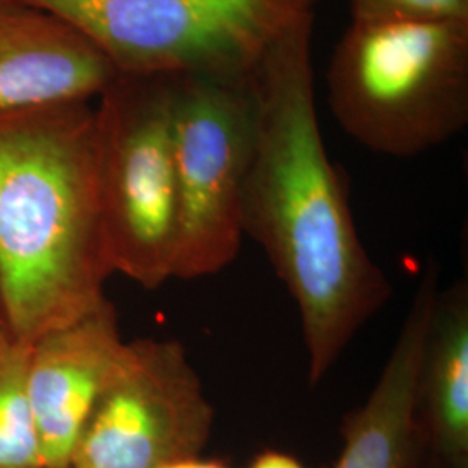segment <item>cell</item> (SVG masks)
<instances>
[{
	"label": "cell",
	"mask_w": 468,
	"mask_h": 468,
	"mask_svg": "<svg viewBox=\"0 0 468 468\" xmlns=\"http://www.w3.org/2000/svg\"><path fill=\"white\" fill-rule=\"evenodd\" d=\"M314 11L268 50L251 87L255 146L241 200V229L268 255L297 303L311 385L324 380L392 286L352 218L347 189L319 129Z\"/></svg>",
	"instance_id": "obj_1"
},
{
	"label": "cell",
	"mask_w": 468,
	"mask_h": 468,
	"mask_svg": "<svg viewBox=\"0 0 468 468\" xmlns=\"http://www.w3.org/2000/svg\"><path fill=\"white\" fill-rule=\"evenodd\" d=\"M113 274L90 101L0 113V314L25 340L84 316Z\"/></svg>",
	"instance_id": "obj_2"
},
{
	"label": "cell",
	"mask_w": 468,
	"mask_h": 468,
	"mask_svg": "<svg viewBox=\"0 0 468 468\" xmlns=\"http://www.w3.org/2000/svg\"><path fill=\"white\" fill-rule=\"evenodd\" d=\"M340 127L373 153L408 158L468 123V21H351L328 67Z\"/></svg>",
	"instance_id": "obj_3"
},
{
	"label": "cell",
	"mask_w": 468,
	"mask_h": 468,
	"mask_svg": "<svg viewBox=\"0 0 468 468\" xmlns=\"http://www.w3.org/2000/svg\"><path fill=\"white\" fill-rule=\"evenodd\" d=\"M65 19L118 75L253 80L316 0H19Z\"/></svg>",
	"instance_id": "obj_4"
},
{
	"label": "cell",
	"mask_w": 468,
	"mask_h": 468,
	"mask_svg": "<svg viewBox=\"0 0 468 468\" xmlns=\"http://www.w3.org/2000/svg\"><path fill=\"white\" fill-rule=\"evenodd\" d=\"M96 123L108 262L156 290L174 278L177 257L172 79L118 75L100 96Z\"/></svg>",
	"instance_id": "obj_5"
},
{
	"label": "cell",
	"mask_w": 468,
	"mask_h": 468,
	"mask_svg": "<svg viewBox=\"0 0 468 468\" xmlns=\"http://www.w3.org/2000/svg\"><path fill=\"white\" fill-rule=\"evenodd\" d=\"M177 172L174 278L228 268L243 241L241 200L255 146L251 80L172 79Z\"/></svg>",
	"instance_id": "obj_6"
},
{
	"label": "cell",
	"mask_w": 468,
	"mask_h": 468,
	"mask_svg": "<svg viewBox=\"0 0 468 468\" xmlns=\"http://www.w3.org/2000/svg\"><path fill=\"white\" fill-rule=\"evenodd\" d=\"M214 406L177 340L125 342L71 456V468H162L198 456Z\"/></svg>",
	"instance_id": "obj_7"
},
{
	"label": "cell",
	"mask_w": 468,
	"mask_h": 468,
	"mask_svg": "<svg viewBox=\"0 0 468 468\" xmlns=\"http://www.w3.org/2000/svg\"><path fill=\"white\" fill-rule=\"evenodd\" d=\"M125 340L108 299L30 342L27 387L46 468L69 467Z\"/></svg>",
	"instance_id": "obj_8"
},
{
	"label": "cell",
	"mask_w": 468,
	"mask_h": 468,
	"mask_svg": "<svg viewBox=\"0 0 468 468\" xmlns=\"http://www.w3.org/2000/svg\"><path fill=\"white\" fill-rule=\"evenodd\" d=\"M117 77L110 59L65 19L0 0V113L100 98Z\"/></svg>",
	"instance_id": "obj_9"
},
{
	"label": "cell",
	"mask_w": 468,
	"mask_h": 468,
	"mask_svg": "<svg viewBox=\"0 0 468 468\" xmlns=\"http://www.w3.org/2000/svg\"><path fill=\"white\" fill-rule=\"evenodd\" d=\"M439 290V266L431 261L378 382L346 420L344 448L335 468H408L411 463L420 363Z\"/></svg>",
	"instance_id": "obj_10"
},
{
	"label": "cell",
	"mask_w": 468,
	"mask_h": 468,
	"mask_svg": "<svg viewBox=\"0 0 468 468\" xmlns=\"http://www.w3.org/2000/svg\"><path fill=\"white\" fill-rule=\"evenodd\" d=\"M423 437L439 460L467 467L468 283L458 280L435 301L425 338L419 384L415 437Z\"/></svg>",
	"instance_id": "obj_11"
},
{
	"label": "cell",
	"mask_w": 468,
	"mask_h": 468,
	"mask_svg": "<svg viewBox=\"0 0 468 468\" xmlns=\"http://www.w3.org/2000/svg\"><path fill=\"white\" fill-rule=\"evenodd\" d=\"M28 347L0 314V468H46L27 387Z\"/></svg>",
	"instance_id": "obj_12"
},
{
	"label": "cell",
	"mask_w": 468,
	"mask_h": 468,
	"mask_svg": "<svg viewBox=\"0 0 468 468\" xmlns=\"http://www.w3.org/2000/svg\"><path fill=\"white\" fill-rule=\"evenodd\" d=\"M352 21H468V0H349Z\"/></svg>",
	"instance_id": "obj_13"
},
{
	"label": "cell",
	"mask_w": 468,
	"mask_h": 468,
	"mask_svg": "<svg viewBox=\"0 0 468 468\" xmlns=\"http://www.w3.org/2000/svg\"><path fill=\"white\" fill-rule=\"evenodd\" d=\"M249 468H305L302 465L301 462L283 452H274V450H266L261 454H257L251 460L250 467Z\"/></svg>",
	"instance_id": "obj_14"
},
{
	"label": "cell",
	"mask_w": 468,
	"mask_h": 468,
	"mask_svg": "<svg viewBox=\"0 0 468 468\" xmlns=\"http://www.w3.org/2000/svg\"><path fill=\"white\" fill-rule=\"evenodd\" d=\"M162 468H231L228 463L220 462V460H212V458H201L198 456H189V458H183L177 462L167 463Z\"/></svg>",
	"instance_id": "obj_15"
},
{
	"label": "cell",
	"mask_w": 468,
	"mask_h": 468,
	"mask_svg": "<svg viewBox=\"0 0 468 468\" xmlns=\"http://www.w3.org/2000/svg\"><path fill=\"white\" fill-rule=\"evenodd\" d=\"M65 468H71V467H65Z\"/></svg>",
	"instance_id": "obj_16"
},
{
	"label": "cell",
	"mask_w": 468,
	"mask_h": 468,
	"mask_svg": "<svg viewBox=\"0 0 468 468\" xmlns=\"http://www.w3.org/2000/svg\"><path fill=\"white\" fill-rule=\"evenodd\" d=\"M450 468H452V467H450Z\"/></svg>",
	"instance_id": "obj_17"
}]
</instances>
